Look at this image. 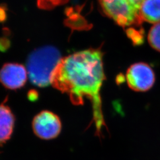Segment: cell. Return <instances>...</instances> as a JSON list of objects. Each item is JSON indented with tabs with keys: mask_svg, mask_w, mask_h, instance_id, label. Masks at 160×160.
<instances>
[{
	"mask_svg": "<svg viewBox=\"0 0 160 160\" xmlns=\"http://www.w3.org/2000/svg\"><path fill=\"white\" fill-rule=\"evenodd\" d=\"M148 40L150 46L160 52V23L155 24L149 30Z\"/></svg>",
	"mask_w": 160,
	"mask_h": 160,
	"instance_id": "cell-9",
	"label": "cell"
},
{
	"mask_svg": "<svg viewBox=\"0 0 160 160\" xmlns=\"http://www.w3.org/2000/svg\"><path fill=\"white\" fill-rule=\"evenodd\" d=\"M142 22L160 23V0H145L140 10Z\"/></svg>",
	"mask_w": 160,
	"mask_h": 160,
	"instance_id": "cell-8",
	"label": "cell"
},
{
	"mask_svg": "<svg viewBox=\"0 0 160 160\" xmlns=\"http://www.w3.org/2000/svg\"><path fill=\"white\" fill-rule=\"evenodd\" d=\"M62 58L54 46H43L32 52L27 60V71L31 82L37 87L51 84L52 75Z\"/></svg>",
	"mask_w": 160,
	"mask_h": 160,
	"instance_id": "cell-2",
	"label": "cell"
},
{
	"mask_svg": "<svg viewBox=\"0 0 160 160\" xmlns=\"http://www.w3.org/2000/svg\"><path fill=\"white\" fill-rule=\"evenodd\" d=\"M145 0H98L101 11L121 27L135 29L141 25V7Z\"/></svg>",
	"mask_w": 160,
	"mask_h": 160,
	"instance_id": "cell-3",
	"label": "cell"
},
{
	"mask_svg": "<svg viewBox=\"0 0 160 160\" xmlns=\"http://www.w3.org/2000/svg\"><path fill=\"white\" fill-rule=\"evenodd\" d=\"M126 80L133 91L145 92L154 84L155 77L153 69L147 63L138 62L132 65L126 71Z\"/></svg>",
	"mask_w": 160,
	"mask_h": 160,
	"instance_id": "cell-4",
	"label": "cell"
},
{
	"mask_svg": "<svg viewBox=\"0 0 160 160\" xmlns=\"http://www.w3.org/2000/svg\"><path fill=\"white\" fill-rule=\"evenodd\" d=\"M28 75L27 69L23 65L6 63L0 69V82L8 89L17 90L25 85Z\"/></svg>",
	"mask_w": 160,
	"mask_h": 160,
	"instance_id": "cell-6",
	"label": "cell"
},
{
	"mask_svg": "<svg viewBox=\"0 0 160 160\" xmlns=\"http://www.w3.org/2000/svg\"><path fill=\"white\" fill-rule=\"evenodd\" d=\"M103 58L100 49L90 48L75 52L62 58L51 77L53 87L67 94L74 104H82L86 98L90 100L92 108V122L99 137H103V129H108L100 95L105 80Z\"/></svg>",
	"mask_w": 160,
	"mask_h": 160,
	"instance_id": "cell-1",
	"label": "cell"
},
{
	"mask_svg": "<svg viewBox=\"0 0 160 160\" xmlns=\"http://www.w3.org/2000/svg\"><path fill=\"white\" fill-rule=\"evenodd\" d=\"M69 0H37L38 7L43 10H51L67 3Z\"/></svg>",
	"mask_w": 160,
	"mask_h": 160,
	"instance_id": "cell-10",
	"label": "cell"
},
{
	"mask_svg": "<svg viewBox=\"0 0 160 160\" xmlns=\"http://www.w3.org/2000/svg\"><path fill=\"white\" fill-rule=\"evenodd\" d=\"M15 118L10 108L4 103L0 104V145L12 136Z\"/></svg>",
	"mask_w": 160,
	"mask_h": 160,
	"instance_id": "cell-7",
	"label": "cell"
},
{
	"mask_svg": "<svg viewBox=\"0 0 160 160\" xmlns=\"http://www.w3.org/2000/svg\"><path fill=\"white\" fill-rule=\"evenodd\" d=\"M32 127L36 136L42 139L49 140L57 137L61 131L62 125L57 114L44 110L34 117Z\"/></svg>",
	"mask_w": 160,
	"mask_h": 160,
	"instance_id": "cell-5",
	"label": "cell"
}]
</instances>
